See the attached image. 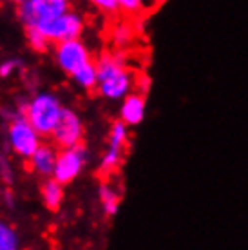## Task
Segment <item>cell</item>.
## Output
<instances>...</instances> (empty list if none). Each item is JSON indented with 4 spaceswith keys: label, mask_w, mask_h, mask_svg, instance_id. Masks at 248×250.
Masks as SVG:
<instances>
[{
    "label": "cell",
    "mask_w": 248,
    "mask_h": 250,
    "mask_svg": "<svg viewBox=\"0 0 248 250\" xmlns=\"http://www.w3.org/2000/svg\"><path fill=\"white\" fill-rule=\"evenodd\" d=\"M13 67H15V63H13V62H6L4 65H2V67H0V76H7L13 71Z\"/></svg>",
    "instance_id": "21"
},
{
    "label": "cell",
    "mask_w": 248,
    "mask_h": 250,
    "mask_svg": "<svg viewBox=\"0 0 248 250\" xmlns=\"http://www.w3.org/2000/svg\"><path fill=\"white\" fill-rule=\"evenodd\" d=\"M25 33H27V42H29V45H31L33 49L38 51V53L47 51L51 42L47 40V37L40 31V27H37V25H27V27H25Z\"/></svg>",
    "instance_id": "14"
},
{
    "label": "cell",
    "mask_w": 248,
    "mask_h": 250,
    "mask_svg": "<svg viewBox=\"0 0 248 250\" xmlns=\"http://www.w3.org/2000/svg\"><path fill=\"white\" fill-rule=\"evenodd\" d=\"M118 4L125 15H136L143 9V0H118Z\"/></svg>",
    "instance_id": "19"
},
{
    "label": "cell",
    "mask_w": 248,
    "mask_h": 250,
    "mask_svg": "<svg viewBox=\"0 0 248 250\" xmlns=\"http://www.w3.org/2000/svg\"><path fill=\"white\" fill-rule=\"evenodd\" d=\"M122 154H124V149H122V147L109 145L105 150V154H103V158H102V170L111 172V170L116 169L120 160H122Z\"/></svg>",
    "instance_id": "16"
},
{
    "label": "cell",
    "mask_w": 248,
    "mask_h": 250,
    "mask_svg": "<svg viewBox=\"0 0 248 250\" xmlns=\"http://www.w3.org/2000/svg\"><path fill=\"white\" fill-rule=\"evenodd\" d=\"M13 2H19V4H20V2H24V0H13Z\"/></svg>",
    "instance_id": "22"
},
{
    "label": "cell",
    "mask_w": 248,
    "mask_h": 250,
    "mask_svg": "<svg viewBox=\"0 0 248 250\" xmlns=\"http://www.w3.org/2000/svg\"><path fill=\"white\" fill-rule=\"evenodd\" d=\"M19 247V238L11 227L0 221V250H15Z\"/></svg>",
    "instance_id": "17"
},
{
    "label": "cell",
    "mask_w": 248,
    "mask_h": 250,
    "mask_svg": "<svg viewBox=\"0 0 248 250\" xmlns=\"http://www.w3.org/2000/svg\"><path fill=\"white\" fill-rule=\"evenodd\" d=\"M100 201H102V207H103L105 214L112 216V214L118 212L120 196L112 187H109V185H102L100 187Z\"/></svg>",
    "instance_id": "13"
},
{
    "label": "cell",
    "mask_w": 248,
    "mask_h": 250,
    "mask_svg": "<svg viewBox=\"0 0 248 250\" xmlns=\"http://www.w3.org/2000/svg\"><path fill=\"white\" fill-rule=\"evenodd\" d=\"M62 111V104L55 94L40 93L27 104L24 116L42 136H51Z\"/></svg>",
    "instance_id": "2"
},
{
    "label": "cell",
    "mask_w": 248,
    "mask_h": 250,
    "mask_svg": "<svg viewBox=\"0 0 248 250\" xmlns=\"http://www.w3.org/2000/svg\"><path fill=\"white\" fill-rule=\"evenodd\" d=\"M98 69V91L109 100H124L134 87V78L122 55H103L96 63Z\"/></svg>",
    "instance_id": "1"
},
{
    "label": "cell",
    "mask_w": 248,
    "mask_h": 250,
    "mask_svg": "<svg viewBox=\"0 0 248 250\" xmlns=\"http://www.w3.org/2000/svg\"><path fill=\"white\" fill-rule=\"evenodd\" d=\"M91 2L96 9H100L102 13H107V15H116L120 11L118 0H91Z\"/></svg>",
    "instance_id": "18"
},
{
    "label": "cell",
    "mask_w": 248,
    "mask_h": 250,
    "mask_svg": "<svg viewBox=\"0 0 248 250\" xmlns=\"http://www.w3.org/2000/svg\"><path fill=\"white\" fill-rule=\"evenodd\" d=\"M69 11V0H24L20 2V19L24 25H38Z\"/></svg>",
    "instance_id": "3"
},
{
    "label": "cell",
    "mask_w": 248,
    "mask_h": 250,
    "mask_svg": "<svg viewBox=\"0 0 248 250\" xmlns=\"http://www.w3.org/2000/svg\"><path fill=\"white\" fill-rule=\"evenodd\" d=\"M51 136L55 140V144L58 147H75V145H82L83 140V125H82L80 116L63 107L60 118L56 122V127L53 129Z\"/></svg>",
    "instance_id": "8"
},
{
    "label": "cell",
    "mask_w": 248,
    "mask_h": 250,
    "mask_svg": "<svg viewBox=\"0 0 248 250\" xmlns=\"http://www.w3.org/2000/svg\"><path fill=\"white\" fill-rule=\"evenodd\" d=\"M145 96L143 93H129L122 102V109H120V118L124 124L129 127L142 124L145 118Z\"/></svg>",
    "instance_id": "9"
},
{
    "label": "cell",
    "mask_w": 248,
    "mask_h": 250,
    "mask_svg": "<svg viewBox=\"0 0 248 250\" xmlns=\"http://www.w3.org/2000/svg\"><path fill=\"white\" fill-rule=\"evenodd\" d=\"M85 163V149L82 145L75 147H63L58 156H56V165L53 170V178L65 185L78 178V174L83 169Z\"/></svg>",
    "instance_id": "6"
},
{
    "label": "cell",
    "mask_w": 248,
    "mask_h": 250,
    "mask_svg": "<svg viewBox=\"0 0 248 250\" xmlns=\"http://www.w3.org/2000/svg\"><path fill=\"white\" fill-rule=\"evenodd\" d=\"M56 156H58V152H56L53 145L42 144L33 152V156L29 158L31 169L40 176H53V170H55L56 165Z\"/></svg>",
    "instance_id": "10"
},
{
    "label": "cell",
    "mask_w": 248,
    "mask_h": 250,
    "mask_svg": "<svg viewBox=\"0 0 248 250\" xmlns=\"http://www.w3.org/2000/svg\"><path fill=\"white\" fill-rule=\"evenodd\" d=\"M112 37H114V42H116L118 45L129 44V40H130V29H129V25H118Z\"/></svg>",
    "instance_id": "20"
},
{
    "label": "cell",
    "mask_w": 248,
    "mask_h": 250,
    "mask_svg": "<svg viewBox=\"0 0 248 250\" xmlns=\"http://www.w3.org/2000/svg\"><path fill=\"white\" fill-rule=\"evenodd\" d=\"M127 127H129V125L124 124L122 120L112 125L111 134H109V145H114V147H122V149H125L127 140H129V129H127Z\"/></svg>",
    "instance_id": "15"
},
{
    "label": "cell",
    "mask_w": 248,
    "mask_h": 250,
    "mask_svg": "<svg viewBox=\"0 0 248 250\" xmlns=\"http://www.w3.org/2000/svg\"><path fill=\"white\" fill-rule=\"evenodd\" d=\"M40 138H42V134L27 122L25 116L15 118L9 125V144L20 158L29 160L33 156V152L42 145Z\"/></svg>",
    "instance_id": "5"
},
{
    "label": "cell",
    "mask_w": 248,
    "mask_h": 250,
    "mask_svg": "<svg viewBox=\"0 0 248 250\" xmlns=\"http://www.w3.org/2000/svg\"><path fill=\"white\" fill-rule=\"evenodd\" d=\"M40 192H42L43 205L47 207L49 210H58L60 208L63 200V188H62V183L58 182V180L49 178L47 182H43Z\"/></svg>",
    "instance_id": "11"
},
{
    "label": "cell",
    "mask_w": 248,
    "mask_h": 250,
    "mask_svg": "<svg viewBox=\"0 0 248 250\" xmlns=\"http://www.w3.org/2000/svg\"><path fill=\"white\" fill-rule=\"evenodd\" d=\"M55 58L63 73H67L71 76L82 65L91 62V53L80 38H73V40H65V42L56 44Z\"/></svg>",
    "instance_id": "7"
},
{
    "label": "cell",
    "mask_w": 248,
    "mask_h": 250,
    "mask_svg": "<svg viewBox=\"0 0 248 250\" xmlns=\"http://www.w3.org/2000/svg\"><path fill=\"white\" fill-rule=\"evenodd\" d=\"M37 27H40V31L47 37L51 44H60L65 40L80 38L82 31H83V20L76 13L65 11L56 19L38 24Z\"/></svg>",
    "instance_id": "4"
},
{
    "label": "cell",
    "mask_w": 248,
    "mask_h": 250,
    "mask_svg": "<svg viewBox=\"0 0 248 250\" xmlns=\"http://www.w3.org/2000/svg\"><path fill=\"white\" fill-rule=\"evenodd\" d=\"M73 80L80 85L82 89H96L98 87V69H96V63L91 60L87 62L85 65H82L78 71L73 73Z\"/></svg>",
    "instance_id": "12"
}]
</instances>
